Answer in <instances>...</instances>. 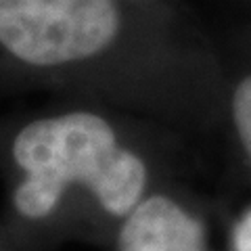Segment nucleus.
<instances>
[{
	"instance_id": "nucleus-4",
	"label": "nucleus",
	"mask_w": 251,
	"mask_h": 251,
	"mask_svg": "<svg viewBox=\"0 0 251 251\" xmlns=\"http://www.w3.org/2000/svg\"><path fill=\"white\" fill-rule=\"evenodd\" d=\"M232 243H234V251H251V209L237 224L232 234Z\"/></svg>"
},
{
	"instance_id": "nucleus-3",
	"label": "nucleus",
	"mask_w": 251,
	"mask_h": 251,
	"mask_svg": "<svg viewBox=\"0 0 251 251\" xmlns=\"http://www.w3.org/2000/svg\"><path fill=\"white\" fill-rule=\"evenodd\" d=\"M230 115L237 134L251 159V72L243 75L230 92Z\"/></svg>"
},
{
	"instance_id": "nucleus-5",
	"label": "nucleus",
	"mask_w": 251,
	"mask_h": 251,
	"mask_svg": "<svg viewBox=\"0 0 251 251\" xmlns=\"http://www.w3.org/2000/svg\"><path fill=\"white\" fill-rule=\"evenodd\" d=\"M130 2L151 6V9H159V11H170V13H174V6H176V0H130Z\"/></svg>"
},
{
	"instance_id": "nucleus-2",
	"label": "nucleus",
	"mask_w": 251,
	"mask_h": 251,
	"mask_svg": "<svg viewBox=\"0 0 251 251\" xmlns=\"http://www.w3.org/2000/svg\"><path fill=\"white\" fill-rule=\"evenodd\" d=\"M117 243L120 251H205L201 224L168 197L132 209Z\"/></svg>"
},
{
	"instance_id": "nucleus-6",
	"label": "nucleus",
	"mask_w": 251,
	"mask_h": 251,
	"mask_svg": "<svg viewBox=\"0 0 251 251\" xmlns=\"http://www.w3.org/2000/svg\"><path fill=\"white\" fill-rule=\"evenodd\" d=\"M249 2H251V0H249Z\"/></svg>"
},
{
	"instance_id": "nucleus-1",
	"label": "nucleus",
	"mask_w": 251,
	"mask_h": 251,
	"mask_svg": "<svg viewBox=\"0 0 251 251\" xmlns=\"http://www.w3.org/2000/svg\"><path fill=\"white\" fill-rule=\"evenodd\" d=\"M11 157L25 174L13 203L29 220L49 216L69 184L86 186L109 214H128L147 182L143 159L120 145L105 115L90 109L31 117L15 130Z\"/></svg>"
}]
</instances>
